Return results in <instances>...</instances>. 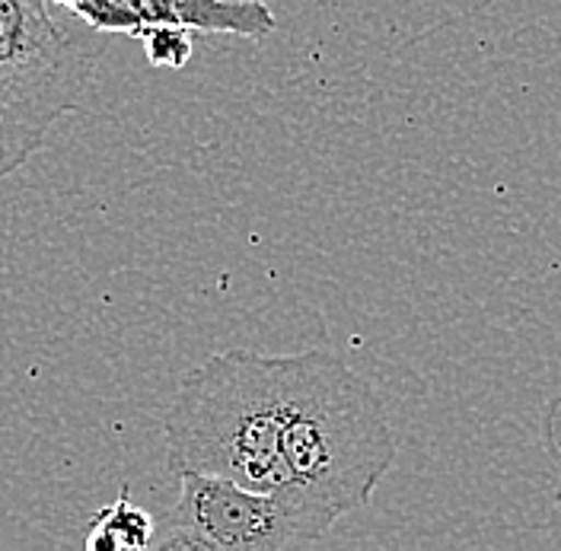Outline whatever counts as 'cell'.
Returning a JSON list of instances; mask_svg holds the SVG:
<instances>
[{
	"label": "cell",
	"mask_w": 561,
	"mask_h": 551,
	"mask_svg": "<svg viewBox=\"0 0 561 551\" xmlns=\"http://www.w3.org/2000/svg\"><path fill=\"white\" fill-rule=\"evenodd\" d=\"M278 382L280 501L319 539L370 504L396 462V434L377 389L332 351L278 354Z\"/></svg>",
	"instance_id": "6da1fadb"
},
{
	"label": "cell",
	"mask_w": 561,
	"mask_h": 551,
	"mask_svg": "<svg viewBox=\"0 0 561 551\" xmlns=\"http://www.w3.org/2000/svg\"><path fill=\"white\" fill-rule=\"evenodd\" d=\"M163 434L167 462L179 479H217L284 497L278 354H210L179 379Z\"/></svg>",
	"instance_id": "7a4b0ae2"
},
{
	"label": "cell",
	"mask_w": 561,
	"mask_h": 551,
	"mask_svg": "<svg viewBox=\"0 0 561 551\" xmlns=\"http://www.w3.org/2000/svg\"><path fill=\"white\" fill-rule=\"evenodd\" d=\"M103 55V35L65 3L0 0V182L83 103Z\"/></svg>",
	"instance_id": "3957f363"
},
{
	"label": "cell",
	"mask_w": 561,
	"mask_h": 551,
	"mask_svg": "<svg viewBox=\"0 0 561 551\" xmlns=\"http://www.w3.org/2000/svg\"><path fill=\"white\" fill-rule=\"evenodd\" d=\"M167 517L198 529L220 551H280L294 539H307L280 497L198 475L179 479V501Z\"/></svg>",
	"instance_id": "277c9868"
},
{
	"label": "cell",
	"mask_w": 561,
	"mask_h": 551,
	"mask_svg": "<svg viewBox=\"0 0 561 551\" xmlns=\"http://www.w3.org/2000/svg\"><path fill=\"white\" fill-rule=\"evenodd\" d=\"M70 13L93 33H128L140 38L147 30L243 35L265 38L278 30L272 7L262 0H73Z\"/></svg>",
	"instance_id": "5b68a950"
},
{
	"label": "cell",
	"mask_w": 561,
	"mask_h": 551,
	"mask_svg": "<svg viewBox=\"0 0 561 551\" xmlns=\"http://www.w3.org/2000/svg\"><path fill=\"white\" fill-rule=\"evenodd\" d=\"M157 519L122 491L108 507L90 519L83 551H144L153 546Z\"/></svg>",
	"instance_id": "8992f818"
},
{
	"label": "cell",
	"mask_w": 561,
	"mask_h": 551,
	"mask_svg": "<svg viewBox=\"0 0 561 551\" xmlns=\"http://www.w3.org/2000/svg\"><path fill=\"white\" fill-rule=\"evenodd\" d=\"M140 42L153 68H185L195 51L192 33H182V30H147L140 35Z\"/></svg>",
	"instance_id": "52a82bcc"
},
{
	"label": "cell",
	"mask_w": 561,
	"mask_h": 551,
	"mask_svg": "<svg viewBox=\"0 0 561 551\" xmlns=\"http://www.w3.org/2000/svg\"><path fill=\"white\" fill-rule=\"evenodd\" d=\"M157 551H220L210 539H205L198 529L185 526V523H175L167 514L157 519V529H153V546Z\"/></svg>",
	"instance_id": "ba28073f"
},
{
	"label": "cell",
	"mask_w": 561,
	"mask_h": 551,
	"mask_svg": "<svg viewBox=\"0 0 561 551\" xmlns=\"http://www.w3.org/2000/svg\"><path fill=\"white\" fill-rule=\"evenodd\" d=\"M144 551H157V549H144Z\"/></svg>",
	"instance_id": "9c48e42d"
}]
</instances>
